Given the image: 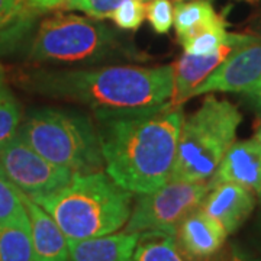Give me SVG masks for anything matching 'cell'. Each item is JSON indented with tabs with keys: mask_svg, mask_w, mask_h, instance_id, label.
<instances>
[{
	"mask_svg": "<svg viewBox=\"0 0 261 261\" xmlns=\"http://www.w3.org/2000/svg\"><path fill=\"white\" fill-rule=\"evenodd\" d=\"M134 193L106 171L74 173L71 180L37 202L54 218L67 240H86L119 231L129 219Z\"/></svg>",
	"mask_w": 261,
	"mask_h": 261,
	"instance_id": "3957f363",
	"label": "cell"
},
{
	"mask_svg": "<svg viewBox=\"0 0 261 261\" xmlns=\"http://www.w3.org/2000/svg\"><path fill=\"white\" fill-rule=\"evenodd\" d=\"M173 25L178 41L185 42L206 29L226 25V22L215 12L214 6L207 0H190L178 2L174 6Z\"/></svg>",
	"mask_w": 261,
	"mask_h": 261,
	"instance_id": "2e32d148",
	"label": "cell"
},
{
	"mask_svg": "<svg viewBox=\"0 0 261 261\" xmlns=\"http://www.w3.org/2000/svg\"><path fill=\"white\" fill-rule=\"evenodd\" d=\"M29 5L35 10L61 9L68 0H28Z\"/></svg>",
	"mask_w": 261,
	"mask_h": 261,
	"instance_id": "484cf974",
	"label": "cell"
},
{
	"mask_svg": "<svg viewBox=\"0 0 261 261\" xmlns=\"http://www.w3.org/2000/svg\"><path fill=\"white\" fill-rule=\"evenodd\" d=\"M28 8V0H0V41L18 27Z\"/></svg>",
	"mask_w": 261,
	"mask_h": 261,
	"instance_id": "cb8c5ba5",
	"label": "cell"
},
{
	"mask_svg": "<svg viewBox=\"0 0 261 261\" xmlns=\"http://www.w3.org/2000/svg\"><path fill=\"white\" fill-rule=\"evenodd\" d=\"M252 32H254V35H255V37L261 38V16L260 19L254 23V27H252Z\"/></svg>",
	"mask_w": 261,
	"mask_h": 261,
	"instance_id": "f546056e",
	"label": "cell"
},
{
	"mask_svg": "<svg viewBox=\"0 0 261 261\" xmlns=\"http://www.w3.org/2000/svg\"><path fill=\"white\" fill-rule=\"evenodd\" d=\"M228 232L216 219L197 207L180 222L176 243L189 261H203L214 257L224 247Z\"/></svg>",
	"mask_w": 261,
	"mask_h": 261,
	"instance_id": "8fae6325",
	"label": "cell"
},
{
	"mask_svg": "<svg viewBox=\"0 0 261 261\" xmlns=\"http://www.w3.org/2000/svg\"><path fill=\"white\" fill-rule=\"evenodd\" d=\"M0 261H34L29 219L0 224Z\"/></svg>",
	"mask_w": 261,
	"mask_h": 261,
	"instance_id": "ac0fdd59",
	"label": "cell"
},
{
	"mask_svg": "<svg viewBox=\"0 0 261 261\" xmlns=\"http://www.w3.org/2000/svg\"><path fill=\"white\" fill-rule=\"evenodd\" d=\"M18 135L41 157L73 173H94L105 166L99 132L83 113L34 109L19 125Z\"/></svg>",
	"mask_w": 261,
	"mask_h": 261,
	"instance_id": "277c9868",
	"label": "cell"
},
{
	"mask_svg": "<svg viewBox=\"0 0 261 261\" xmlns=\"http://www.w3.org/2000/svg\"><path fill=\"white\" fill-rule=\"evenodd\" d=\"M29 218L34 261H67L68 241L54 218L47 211L22 193Z\"/></svg>",
	"mask_w": 261,
	"mask_h": 261,
	"instance_id": "5bb4252c",
	"label": "cell"
},
{
	"mask_svg": "<svg viewBox=\"0 0 261 261\" xmlns=\"http://www.w3.org/2000/svg\"><path fill=\"white\" fill-rule=\"evenodd\" d=\"M241 121L232 103L207 96L195 113L183 119L170 180L211 181L235 142Z\"/></svg>",
	"mask_w": 261,
	"mask_h": 261,
	"instance_id": "5b68a950",
	"label": "cell"
},
{
	"mask_svg": "<svg viewBox=\"0 0 261 261\" xmlns=\"http://www.w3.org/2000/svg\"><path fill=\"white\" fill-rule=\"evenodd\" d=\"M138 238L140 233L122 231L86 240H67V261H129Z\"/></svg>",
	"mask_w": 261,
	"mask_h": 261,
	"instance_id": "9a60e30c",
	"label": "cell"
},
{
	"mask_svg": "<svg viewBox=\"0 0 261 261\" xmlns=\"http://www.w3.org/2000/svg\"><path fill=\"white\" fill-rule=\"evenodd\" d=\"M254 140H257L261 144V123H260V125H258V128H257V130H255Z\"/></svg>",
	"mask_w": 261,
	"mask_h": 261,
	"instance_id": "4dcf8cb0",
	"label": "cell"
},
{
	"mask_svg": "<svg viewBox=\"0 0 261 261\" xmlns=\"http://www.w3.org/2000/svg\"><path fill=\"white\" fill-rule=\"evenodd\" d=\"M145 18L157 34H167L173 27L174 8L171 0H148L145 2Z\"/></svg>",
	"mask_w": 261,
	"mask_h": 261,
	"instance_id": "603a6c76",
	"label": "cell"
},
{
	"mask_svg": "<svg viewBox=\"0 0 261 261\" xmlns=\"http://www.w3.org/2000/svg\"><path fill=\"white\" fill-rule=\"evenodd\" d=\"M261 41V38L250 34H232L231 39L218 48L212 54L206 56H193L185 53L178 58L174 65V84L173 93L168 103L173 108H180L183 103L192 97V93L199 84L211 75L228 57L237 49L245 47L248 44Z\"/></svg>",
	"mask_w": 261,
	"mask_h": 261,
	"instance_id": "9c48e42d",
	"label": "cell"
},
{
	"mask_svg": "<svg viewBox=\"0 0 261 261\" xmlns=\"http://www.w3.org/2000/svg\"><path fill=\"white\" fill-rule=\"evenodd\" d=\"M111 19L118 28L137 31L145 19V0H126L113 10Z\"/></svg>",
	"mask_w": 261,
	"mask_h": 261,
	"instance_id": "7402d4cb",
	"label": "cell"
},
{
	"mask_svg": "<svg viewBox=\"0 0 261 261\" xmlns=\"http://www.w3.org/2000/svg\"><path fill=\"white\" fill-rule=\"evenodd\" d=\"M129 261H189L180 252L176 235L160 232L140 233Z\"/></svg>",
	"mask_w": 261,
	"mask_h": 261,
	"instance_id": "e0dca14e",
	"label": "cell"
},
{
	"mask_svg": "<svg viewBox=\"0 0 261 261\" xmlns=\"http://www.w3.org/2000/svg\"><path fill=\"white\" fill-rule=\"evenodd\" d=\"M0 167L10 181L32 200L60 190L74 174L70 168L56 166L41 157L18 134L0 148Z\"/></svg>",
	"mask_w": 261,
	"mask_h": 261,
	"instance_id": "ba28073f",
	"label": "cell"
},
{
	"mask_svg": "<svg viewBox=\"0 0 261 261\" xmlns=\"http://www.w3.org/2000/svg\"><path fill=\"white\" fill-rule=\"evenodd\" d=\"M261 82V41L237 49L193 90V96L207 93H244Z\"/></svg>",
	"mask_w": 261,
	"mask_h": 261,
	"instance_id": "30bf717a",
	"label": "cell"
},
{
	"mask_svg": "<svg viewBox=\"0 0 261 261\" xmlns=\"http://www.w3.org/2000/svg\"><path fill=\"white\" fill-rule=\"evenodd\" d=\"M112 31L97 20L56 13L39 25L31 58L45 63H97L123 54Z\"/></svg>",
	"mask_w": 261,
	"mask_h": 261,
	"instance_id": "8992f818",
	"label": "cell"
},
{
	"mask_svg": "<svg viewBox=\"0 0 261 261\" xmlns=\"http://www.w3.org/2000/svg\"><path fill=\"white\" fill-rule=\"evenodd\" d=\"M126 0H68L61 9L80 10L93 19L111 18L113 10L118 9ZM147 2V0H145Z\"/></svg>",
	"mask_w": 261,
	"mask_h": 261,
	"instance_id": "d4e9b609",
	"label": "cell"
},
{
	"mask_svg": "<svg viewBox=\"0 0 261 261\" xmlns=\"http://www.w3.org/2000/svg\"><path fill=\"white\" fill-rule=\"evenodd\" d=\"M226 261H258L257 258H254L251 257L250 254H247L243 250H240V248H237V247H233L232 251H231V255L228 257V260Z\"/></svg>",
	"mask_w": 261,
	"mask_h": 261,
	"instance_id": "83f0119b",
	"label": "cell"
},
{
	"mask_svg": "<svg viewBox=\"0 0 261 261\" xmlns=\"http://www.w3.org/2000/svg\"><path fill=\"white\" fill-rule=\"evenodd\" d=\"M20 118L22 109L18 99L13 96L0 75V148L18 134Z\"/></svg>",
	"mask_w": 261,
	"mask_h": 261,
	"instance_id": "d6986e66",
	"label": "cell"
},
{
	"mask_svg": "<svg viewBox=\"0 0 261 261\" xmlns=\"http://www.w3.org/2000/svg\"><path fill=\"white\" fill-rule=\"evenodd\" d=\"M174 65H109L93 70L39 73L34 82L41 93L92 108L94 112L142 111L170 100Z\"/></svg>",
	"mask_w": 261,
	"mask_h": 261,
	"instance_id": "7a4b0ae2",
	"label": "cell"
},
{
	"mask_svg": "<svg viewBox=\"0 0 261 261\" xmlns=\"http://www.w3.org/2000/svg\"><path fill=\"white\" fill-rule=\"evenodd\" d=\"M232 181L261 199V144L257 140L233 142L215 171L212 183Z\"/></svg>",
	"mask_w": 261,
	"mask_h": 261,
	"instance_id": "4fadbf2b",
	"label": "cell"
},
{
	"mask_svg": "<svg viewBox=\"0 0 261 261\" xmlns=\"http://www.w3.org/2000/svg\"><path fill=\"white\" fill-rule=\"evenodd\" d=\"M200 207L222 225L229 235L250 218L255 207V195L232 181L212 183Z\"/></svg>",
	"mask_w": 261,
	"mask_h": 261,
	"instance_id": "7c38bea8",
	"label": "cell"
},
{
	"mask_svg": "<svg viewBox=\"0 0 261 261\" xmlns=\"http://www.w3.org/2000/svg\"><path fill=\"white\" fill-rule=\"evenodd\" d=\"M209 189L211 181L168 180L155 192L137 197L123 231L176 235L180 222L200 207Z\"/></svg>",
	"mask_w": 261,
	"mask_h": 261,
	"instance_id": "52a82bcc",
	"label": "cell"
},
{
	"mask_svg": "<svg viewBox=\"0 0 261 261\" xmlns=\"http://www.w3.org/2000/svg\"><path fill=\"white\" fill-rule=\"evenodd\" d=\"M231 37L232 34L226 31V25H222V27L206 29L195 37L189 38L185 42H181V45L187 54L206 56V54H212L218 48L225 45L231 39Z\"/></svg>",
	"mask_w": 261,
	"mask_h": 261,
	"instance_id": "44dd1931",
	"label": "cell"
},
{
	"mask_svg": "<svg viewBox=\"0 0 261 261\" xmlns=\"http://www.w3.org/2000/svg\"><path fill=\"white\" fill-rule=\"evenodd\" d=\"M255 232H257V241H258V247L261 250V214L257 219V225H255Z\"/></svg>",
	"mask_w": 261,
	"mask_h": 261,
	"instance_id": "f1b7e54d",
	"label": "cell"
},
{
	"mask_svg": "<svg viewBox=\"0 0 261 261\" xmlns=\"http://www.w3.org/2000/svg\"><path fill=\"white\" fill-rule=\"evenodd\" d=\"M96 118L105 170L115 183L137 195L167 183L185 119L181 106L167 102L142 111L96 112Z\"/></svg>",
	"mask_w": 261,
	"mask_h": 261,
	"instance_id": "6da1fadb",
	"label": "cell"
},
{
	"mask_svg": "<svg viewBox=\"0 0 261 261\" xmlns=\"http://www.w3.org/2000/svg\"><path fill=\"white\" fill-rule=\"evenodd\" d=\"M22 192L10 181L0 167V224L28 221Z\"/></svg>",
	"mask_w": 261,
	"mask_h": 261,
	"instance_id": "ffe728a7",
	"label": "cell"
},
{
	"mask_svg": "<svg viewBox=\"0 0 261 261\" xmlns=\"http://www.w3.org/2000/svg\"><path fill=\"white\" fill-rule=\"evenodd\" d=\"M243 94L244 97L247 99V102L250 103L255 111H258L261 113V82L250 90L244 92Z\"/></svg>",
	"mask_w": 261,
	"mask_h": 261,
	"instance_id": "4316f807",
	"label": "cell"
}]
</instances>
